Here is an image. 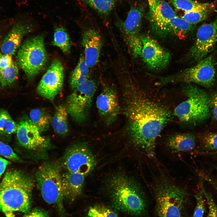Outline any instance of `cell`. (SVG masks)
<instances>
[{"instance_id":"obj_1","label":"cell","mask_w":217,"mask_h":217,"mask_svg":"<svg viewBox=\"0 0 217 217\" xmlns=\"http://www.w3.org/2000/svg\"><path fill=\"white\" fill-rule=\"evenodd\" d=\"M128 70L126 68L120 71L128 133L142 152L153 158L157 140L171 120V112L157 96L140 87Z\"/></svg>"},{"instance_id":"obj_2","label":"cell","mask_w":217,"mask_h":217,"mask_svg":"<svg viewBox=\"0 0 217 217\" xmlns=\"http://www.w3.org/2000/svg\"><path fill=\"white\" fill-rule=\"evenodd\" d=\"M33 185L31 177L24 171L8 170L0 182V212L7 217H14V212L30 211Z\"/></svg>"},{"instance_id":"obj_3","label":"cell","mask_w":217,"mask_h":217,"mask_svg":"<svg viewBox=\"0 0 217 217\" xmlns=\"http://www.w3.org/2000/svg\"><path fill=\"white\" fill-rule=\"evenodd\" d=\"M112 205L117 209L130 215L142 214L146 207L145 197L135 180L124 175H114L107 182Z\"/></svg>"},{"instance_id":"obj_4","label":"cell","mask_w":217,"mask_h":217,"mask_svg":"<svg viewBox=\"0 0 217 217\" xmlns=\"http://www.w3.org/2000/svg\"><path fill=\"white\" fill-rule=\"evenodd\" d=\"M152 187L159 217H181L188 198L186 190L162 174Z\"/></svg>"},{"instance_id":"obj_5","label":"cell","mask_w":217,"mask_h":217,"mask_svg":"<svg viewBox=\"0 0 217 217\" xmlns=\"http://www.w3.org/2000/svg\"><path fill=\"white\" fill-rule=\"evenodd\" d=\"M185 84L182 90L187 98L175 108L174 115L183 123L196 124L209 116L210 98L204 91L192 83Z\"/></svg>"},{"instance_id":"obj_6","label":"cell","mask_w":217,"mask_h":217,"mask_svg":"<svg viewBox=\"0 0 217 217\" xmlns=\"http://www.w3.org/2000/svg\"><path fill=\"white\" fill-rule=\"evenodd\" d=\"M35 178L44 200L49 204L55 205L60 211L63 212L64 197L59 165L53 162L44 163L36 172Z\"/></svg>"},{"instance_id":"obj_7","label":"cell","mask_w":217,"mask_h":217,"mask_svg":"<svg viewBox=\"0 0 217 217\" xmlns=\"http://www.w3.org/2000/svg\"><path fill=\"white\" fill-rule=\"evenodd\" d=\"M48 59L42 36L37 35L25 41L16 56V63L29 80L33 78L44 68Z\"/></svg>"},{"instance_id":"obj_8","label":"cell","mask_w":217,"mask_h":217,"mask_svg":"<svg viewBox=\"0 0 217 217\" xmlns=\"http://www.w3.org/2000/svg\"><path fill=\"white\" fill-rule=\"evenodd\" d=\"M215 75L214 60L212 56H209L199 62L196 65L173 74L164 77L154 75L153 77L157 79L158 86L172 83H194L209 87L214 83Z\"/></svg>"},{"instance_id":"obj_9","label":"cell","mask_w":217,"mask_h":217,"mask_svg":"<svg viewBox=\"0 0 217 217\" xmlns=\"http://www.w3.org/2000/svg\"><path fill=\"white\" fill-rule=\"evenodd\" d=\"M144 9L142 5L131 6L126 19L117 17L115 24L122 33L126 43L134 58L140 56L142 43L140 32Z\"/></svg>"},{"instance_id":"obj_10","label":"cell","mask_w":217,"mask_h":217,"mask_svg":"<svg viewBox=\"0 0 217 217\" xmlns=\"http://www.w3.org/2000/svg\"><path fill=\"white\" fill-rule=\"evenodd\" d=\"M96 87L95 81L89 78L73 90L68 96L65 107L76 122L80 124L86 119Z\"/></svg>"},{"instance_id":"obj_11","label":"cell","mask_w":217,"mask_h":217,"mask_svg":"<svg viewBox=\"0 0 217 217\" xmlns=\"http://www.w3.org/2000/svg\"><path fill=\"white\" fill-rule=\"evenodd\" d=\"M96 164L95 157L87 143L74 144L66 151L62 158L63 167L68 171L78 173L86 176Z\"/></svg>"},{"instance_id":"obj_12","label":"cell","mask_w":217,"mask_h":217,"mask_svg":"<svg viewBox=\"0 0 217 217\" xmlns=\"http://www.w3.org/2000/svg\"><path fill=\"white\" fill-rule=\"evenodd\" d=\"M217 42V17L213 21L202 25L198 29L196 39L187 58L199 62L214 49Z\"/></svg>"},{"instance_id":"obj_13","label":"cell","mask_w":217,"mask_h":217,"mask_svg":"<svg viewBox=\"0 0 217 217\" xmlns=\"http://www.w3.org/2000/svg\"><path fill=\"white\" fill-rule=\"evenodd\" d=\"M64 78L63 64L60 60L55 58L39 83L36 89L37 93L52 101L62 88Z\"/></svg>"},{"instance_id":"obj_14","label":"cell","mask_w":217,"mask_h":217,"mask_svg":"<svg viewBox=\"0 0 217 217\" xmlns=\"http://www.w3.org/2000/svg\"><path fill=\"white\" fill-rule=\"evenodd\" d=\"M142 43L140 56L150 69L159 71L165 68L171 58L170 53L150 36L141 35Z\"/></svg>"},{"instance_id":"obj_15","label":"cell","mask_w":217,"mask_h":217,"mask_svg":"<svg viewBox=\"0 0 217 217\" xmlns=\"http://www.w3.org/2000/svg\"><path fill=\"white\" fill-rule=\"evenodd\" d=\"M99 114L107 125L114 122L120 111V105L116 90L113 85L105 84L96 100Z\"/></svg>"},{"instance_id":"obj_16","label":"cell","mask_w":217,"mask_h":217,"mask_svg":"<svg viewBox=\"0 0 217 217\" xmlns=\"http://www.w3.org/2000/svg\"><path fill=\"white\" fill-rule=\"evenodd\" d=\"M16 133L20 144L27 149L42 151L49 145L48 140L41 135L39 129L30 119L22 118L17 124Z\"/></svg>"},{"instance_id":"obj_17","label":"cell","mask_w":217,"mask_h":217,"mask_svg":"<svg viewBox=\"0 0 217 217\" xmlns=\"http://www.w3.org/2000/svg\"><path fill=\"white\" fill-rule=\"evenodd\" d=\"M82 45L85 61L90 69L98 63L103 44L101 34L96 28L90 25L86 27L83 33Z\"/></svg>"},{"instance_id":"obj_18","label":"cell","mask_w":217,"mask_h":217,"mask_svg":"<svg viewBox=\"0 0 217 217\" xmlns=\"http://www.w3.org/2000/svg\"><path fill=\"white\" fill-rule=\"evenodd\" d=\"M147 0L149 7L148 20L153 31L161 36L169 20L177 15L165 0Z\"/></svg>"},{"instance_id":"obj_19","label":"cell","mask_w":217,"mask_h":217,"mask_svg":"<svg viewBox=\"0 0 217 217\" xmlns=\"http://www.w3.org/2000/svg\"><path fill=\"white\" fill-rule=\"evenodd\" d=\"M31 26L24 22L15 24L5 38L1 47L2 54L13 55L20 47L24 36L31 31Z\"/></svg>"},{"instance_id":"obj_20","label":"cell","mask_w":217,"mask_h":217,"mask_svg":"<svg viewBox=\"0 0 217 217\" xmlns=\"http://www.w3.org/2000/svg\"><path fill=\"white\" fill-rule=\"evenodd\" d=\"M196 137L189 133H176L171 135L165 140V146L171 153H179L190 151L196 146Z\"/></svg>"},{"instance_id":"obj_21","label":"cell","mask_w":217,"mask_h":217,"mask_svg":"<svg viewBox=\"0 0 217 217\" xmlns=\"http://www.w3.org/2000/svg\"><path fill=\"white\" fill-rule=\"evenodd\" d=\"M85 176L79 173L68 171L62 174L64 198L73 201L81 194Z\"/></svg>"},{"instance_id":"obj_22","label":"cell","mask_w":217,"mask_h":217,"mask_svg":"<svg viewBox=\"0 0 217 217\" xmlns=\"http://www.w3.org/2000/svg\"><path fill=\"white\" fill-rule=\"evenodd\" d=\"M193 25L177 16L169 20L161 36H173L183 39L193 30Z\"/></svg>"},{"instance_id":"obj_23","label":"cell","mask_w":217,"mask_h":217,"mask_svg":"<svg viewBox=\"0 0 217 217\" xmlns=\"http://www.w3.org/2000/svg\"><path fill=\"white\" fill-rule=\"evenodd\" d=\"M17 124L12 119L8 112L0 109V139L9 141L12 135L16 133Z\"/></svg>"},{"instance_id":"obj_24","label":"cell","mask_w":217,"mask_h":217,"mask_svg":"<svg viewBox=\"0 0 217 217\" xmlns=\"http://www.w3.org/2000/svg\"><path fill=\"white\" fill-rule=\"evenodd\" d=\"M90 70L85 62L83 55H81L70 76V86L72 90L89 78Z\"/></svg>"},{"instance_id":"obj_25","label":"cell","mask_w":217,"mask_h":217,"mask_svg":"<svg viewBox=\"0 0 217 217\" xmlns=\"http://www.w3.org/2000/svg\"><path fill=\"white\" fill-rule=\"evenodd\" d=\"M119 0H80L94 10L101 17L107 18Z\"/></svg>"},{"instance_id":"obj_26","label":"cell","mask_w":217,"mask_h":217,"mask_svg":"<svg viewBox=\"0 0 217 217\" xmlns=\"http://www.w3.org/2000/svg\"><path fill=\"white\" fill-rule=\"evenodd\" d=\"M68 112L65 106L60 105L57 107L51 121L55 131L60 135H65L68 131Z\"/></svg>"},{"instance_id":"obj_27","label":"cell","mask_w":217,"mask_h":217,"mask_svg":"<svg viewBox=\"0 0 217 217\" xmlns=\"http://www.w3.org/2000/svg\"><path fill=\"white\" fill-rule=\"evenodd\" d=\"M30 118L31 121L38 128L40 132L48 129L52 118L46 111L40 108L32 110L30 113Z\"/></svg>"},{"instance_id":"obj_28","label":"cell","mask_w":217,"mask_h":217,"mask_svg":"<svg viewBox=\"0 0 217 217\" xmlns=\"http://www.w3.org/2000/svg\"><path fill=\"white\" fill-rule=\"evenodd\" d=\"M176 8L186 12L207 9H213V3H201L193 0H169Z\"/></svg>"},{"instance_id":"obj_29","label":"cell","mask_w":217,"mask_h":217,"mask_svg":"<svg viewBox=\"0 0 217 217\" xmlns=\"http://www.w3.org/2000/svg\"><path fill=\"white\" fill-rule=\"evenodd\" d=\"M53 45L58 48L65 53L70 52L71 42L68 34L63 27H57L54 35Z\"/></svg>"},{"instance_id":"obj_30","label":"cell","mask_w":217,"mask_h":217,"mask_svg":"<svg viewBox=\"0 0 217 217\" xmlns=\"http://www.w3.org/2000/svg\"><path fill=\"white\" fill-rule=\"evenodd\" d=\"M19 73L18 65L14 61L10 67L0 69V84L3 87L11 85L17 79Z\"/></svg>"},{"instance_id":"obj_31","label":"cell","mask_w":217,"mask_h":217,"mask_svg":"<svg viewBox=\"0 0 217 217\" xmlns=\"http://www.w3.org/2000/svg\"><path fill=\"white\" fill-rule=\"evenodd\" d=\"M203 178L200 180V188L194 195L196 200V205L192 217H203L205 211V203L206 202L204 192V185Z\"/></svg>"},{"instance_id":"obj_32","label":"cell","mask_w":217,"mask_h":217,"mask_svg":"<svg viewBox=\"0 0 217 217\" xmlns=\"http://www.w3.org/2000/svg\"><path fill=\"white\" fill-rule=\"evenodd\" d=\"M213 9H207L186 12L181 17L189 24L194 25L206 19Z\"/></svg>"},{"instance_id":"obj_33","label":"cell","mask_w":217,"mask_h":217,"mask_svg":"<svg viewBox=\"0 0 217 217\" xmlns=\"http://www.w3.org/2000/svg\"><path fill=\"white\" fill-rule=\"evenodd\" d=\"M200 149L206 152L217 151V133L205 134L200 139Z\"/></svg>"},{"instance_id":"obj_34","label":"cell","mask_w":217,"mask_h":217,"mask_svg":"<svg viewBox=\"0 0 217 217\" xmlns=\"http://www.w3.org/2000/svg\"><path fill=\"white\" fill-rule=\"evenodd\" d=\"M86 217H119L111 209L101 205H95L90 207Z\"/></svg>"},{"instance_id":"obj_35","label":"cell","mask_w":217,"mask_h":217,"mask_svg":"<svg viewBox=\"0 0 217 217\" xmlns=\"http://www.w3.org/2000/svg\"><path fill=\"white\" fill-rule=\"evenodd\" d=\"M0 155L10 160L19 162L20 159L8 145L0 140Z\"/></svg>"},{"instance_id":"obj_36","label":"cell","mask_w":217,"mask_h":217,"mask_svg":"<svg viewBox=\"0 0 217 217\" xmlns=\"http://www.w3.org/2000/svg\"><path fill=\"white\" fill-rule=\"evenodd\" d=\"M204 192L209 209L207 217H217V206L212 195L206 190L204 187Z\"/></svg>"},{"instance_id":"obj_37","label":"cell","mask_w":217,"mask_h":217,"mask_svg":"<svg viewBox=\"0 0 217 217\" xmlns=\"http://www.w3.org/2000/svg\"><path fill=\"white\" fill-rule=\"evenodd\" d=\"M12 55L0 54V69H4L11 66L13 63Z\"/></svg>"},{"instance_id":"obj_38","label":"cell","mask_w":217,"mask_h":217,"mask_svg":"<svg viewBox=\"0 0 217 217\" xmlns=\"http://www.w3.org/2000/svg\"><path fill=\"white\" fill-rule=\"evenodd\" d=\"M23 217H49L46 211L39 208H35L27 213Z\"/></svg>"},{"instance_id":"obj_39","label":"cell","mask_w":217,"mask_h":217,"mask_svg":"<svg viewBox=\"0 0 217 217\" xmlns=\"http://www.w3.org/2000/svg\"><path fill=\"white\" fill-rule=\"evenodd\" d=\"M210 104L214 118L217 121V92L210 98Z\"/></svg>"},{"instance_id":"obj_40","label":"cell","mask_w":217,"mask_h":217,"mask_svg":"<svg viewBox=\"0 0 217 217\" xmlns=\"http://www.w3.org/2000/svg\"><path fill=\"white\" fill-rule=\"evenodd\" d=\"M11 163L10 161L0 157V177L4 173L7 167Z\"/></svg>"},{"instance_id":"obj_41","label":"cell","mask_w":217,"mask_h":217,"mask_svg":"<svg viewBox=\"0 0 217 217\" xmlns=\"http://www.w3.org/2000/svg\"><path fill=\"white\" fill-rule=\"evenodd\" d=\"M204 179L212 185L217 191V183L213 179L207 175H206Z\"/></svg>"},{"instance_id":"obj_42","label":"cell","mask_w":217,"mask_h":217,"mask_svg":"<svg viewBox=\"0 0 217 217\" xmlns=\"http://www.w3.org/2000/svg\"></svg>"}]
</instances>
